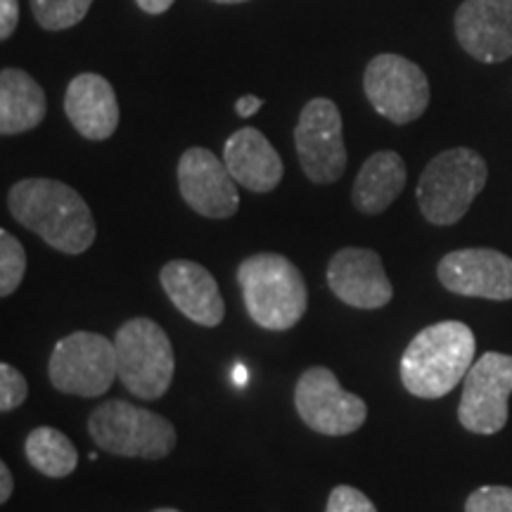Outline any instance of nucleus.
<instances>
[{
  "mask_svg": "<svg viewBox=\"0 0 512 512\" xmlns=\"http://www.w3.org/2000/svg\"><path fill=\"white\" fill-rule=\"evenodd\" d=\"M406 178L408 171L399 152H375L358 171L354 190H351V202L366 216L382 214L399 200L403 188H406Z\"/></svg>",
  "mask_w": 512,
  "mask_h": 512,
  "instance_id": "19",
  "label": "nucleus"
},
{
  "mask_svg": "<svg viewBox=\"0 0 512 512\" xmlns=\"http://www.w3.org/2000/svg\"><path fill=\"white\" fill-rule=\"evenodd\" d=\"M38 27L46 31L72 29L86 19L93 0H29Z\"/></svg>",
  "mask_w": 512,
  "mask_h": 512,
  "instance_id": "22",
  "label": "nucleus"
},
{
  "mask_svg": "<svg viewBox=\"0 0 512 512\" xmlns=\"http://www.w3.org/2000/svg\"><path fill=\"white\" fill-rule=\"evenodd\" d=\"M475 332L460 320L427 325L411 339L401 358V382L418 399L451 394L475 363Z\"/></svg>",
  "mask_w": 512,
  "mask_h": 512,
  "instance_id": "2",
  "label": "nucleus"
},
{
  "mask_svg": "<svg viewBox=\"0 0 512 512\" xmlns=\"http://www.w3.org/2000/svg\"><path fill=\"white\" fill-rule=\"evenodd\" d=\"M456 36L475 60L505 62L512 57V0H465L456 12Z\"/></svg>",
  "mask_w": 512,
  "mask_h": 512,
  "instance_id": "15",
  "label": "nucleus"
},
{
  "mask_svg": "<svg viewBox=\"0 0 512 512\" xmlns=\"http://www.w3.org/2000/svg\"><path fill=\"white\" fill-rule=\"evenodd\" d=\"M325 512H377L375 503L356 486L339 484L332 489Z\"/></svg>",
  "mask_w": 512,
  "mask_h": 512,
  "instance_id": "26",
  "label": "nucleus"
},
{
  "mask_svg": "<svg viewBox=\"0 0 512 512\" xmlns=\"http://www.w3.org/2000/svg\"><path fill=\"white\" fill-rule=\"evenodd\" d=\"M159 283L171 304L192 323L202 325V328H219L226 318V304H223L219 283L197 261H169L159 271Z\"/></svg>",
  "mask_w": 512,
  "mask_h": 512,
  "instance_id": "16",
  "label": "nucleus"
},
{
  "mask_svg": "<svg viewBox=\"0 0 512 512\" xmlns=\"http://www.w3.org/2000/svg\"><path fill=\"white\" fill-rule=\"evenodd\" d=\"M214 3H221V5H238V3H247V0H214Z\"/></svg>",
  "mask_w": 512,
  "mask_h": 512,
  "instance_id": "32",
  "label": "nucleus"
},
{
  "mask_svg": "<svg viewBox=\"0 0 512 512\" xmlns=\"http://www.w3.org/2000/svg\"><path fill=\"white\" fill-rule=\"evenodd\" d=\"M294 147L299 164L311 183H337L347 171V147L339 107L328 98H313L304 105L294 126Z\"/></svg>",
  "mask_w": 512,
  "mask_h": 512,
  "instance_id": "10",
  "label": "nucleus"
},
{
  "mask_svg": "<svg viewBox=\"0 0 512 512\" xmlns=\"http://www.w3.org/2000/svg\"><path fill=\"white\" fill-rule=\"evenodd\" d=\"M235 382H238V384H245L247 382V370L242 368V366L235 368Z\"/></svg>",
  "mask_w": 512,
  "mask_h": 512,
  "instance_id": "31",
  "label": "nucleus"
},
{
  "mask_svg": "<svg viewBox=\"0 0 512 512\" xmlns=\"http://www.w3.org/2000/svg\"><path fill=\"white\" fill-rule=\"evenodd\" d=\"M48 100L41 83L24 69L5 67L0 72V133L19 136L46 119Z\"/></svg>",
  "mask_w": 512,
  "mask_h": 512,
  "instance_id": "20",
  "label": "nucleus"
},
{
  "mask_svg": "<svg viewBox=\"0 0 512 512\" xmlns=\"http://www.w3.org/2000/svg\"><path fill=\"white\" fill-rule=\"evenodd\" d=\"M119 380L133 396L155 401L169 392L176 373L171 339L152 318H131L117 330Z\"/></svg>",
  "mask_w": 512,
  "mask_h": 512,
  "instance_id": "6",
  "label": "nucleus"
},
{
  "mask_svg": "<svg viewBox=\"0 0 512 512\" xmlns=\"http://www.w3.org/2000/svg\"><path fill=\"white\" fill-rule=\"evenodd\" d=\"M8 209L19 226L62 254H83L98 238L93 211L72 185L55 178H24L8 192Z\"/></svg>",
  "mask_w": 512,
  "mask_h": 512,
  "instance_id": "1",
  "label": "nucleus"
},
{
  "mask_svg": "<svg viewBox=\"0 0 512 512\" xmlns=\"http://www.w3.org/2000/svg\"><path fill=\"white\" fill-rule=\"evenodd\" d=\"M29 396L27 377L10 363H0V411L10 413L22 406Z\"/></svg>",
  "mask_w": 512,
  "mask_h": 512,
  "instance_id": "24",
  "label": "nucleus"
},
{
  "mask_svg": "<svg viewBox=\"0 0 512 512\" xmlns=\"http://www.w3.org/2000/svg\"><path fill=\"white\" fill-rule=\"evenodd\" d=\"M64 112L79 136L107 140L119 126V100L105 76L86 72L74 76L64 93Z\"/></svg>",
  "mask_w": 512,
  "mask_h": 512,
  "instance_id": "17",
  "label": "nucleus"
},
{
  "mask_svg": "<svg viewBox=\"0 0 512 512\" xmlns=\"http://www.w3.org/2000/svg\"><path fill=\"white\" fill-rule=\"evenodd\" d=\"M261 107H264V100L256 98V95H242V98L235 102V112H238L242 119L254 117V114L259 112Z\"/></svg>",
  "mask_w": 512,
  "mask_h": 512,
  "instance_id": "28",
  "label": "nucleus"
},
{
  "mask_svg": "<svg viewBox=\"0 0 512 512\" xmlns=\"http://www.w3.org/2000/svg\"><path fill=\"white\" fill-rule=\"evenodd\" d=\"M238 283L249 318L264 330H290L309 309V287L304 275L283 254L261 252L247 256L238 266Z\"/></svg>",
  "mask_w": 512,
  "mask_h": 512,
  "instance_id": "3",
  "label": "nucleus"
},
{
  "mask_svg": "<svg viewBox=\"0 0 512 512\" xmlns=\"http://www.w3.org/2000/svg\"><path fill=\"white\" fill-rule=\"evenodd\" d=\"M88 432L102 451L119 458L162 460L178 441L176 427L164 415L121 399L100 403L88 418Z\"/></svg>",
  "mask_w": 512,
  "mask_h": 512,
  "instance_id": "5",
  "label": "nucleus"
},
{
  "mask_svg": "<svg viewBox=\"0 0 512 512\" xmlns=\"http://www.w3.org/2000/svg\"><path fill=\"white\" fill-rule=\"evenodd\" d=\"M489 169L484 157L470 147L441 152L422 171L418 181V204L432 226H453L467 214L484 190Z\"/></svg>",
  "mask_w": 512,
  "mask_h": 512,
  "instance_id": "4",
  "label": "nucleus"
},
{
  "mask_svg": "<svg viewBox=\"0 0 512 512\" xmlns=\"http://www.w3.org/2000/svg\"><path fill=\"white\" fill-rule=\"evenodd\" d=\"M24 453L34 470L50 479H62L72 475L79 465V451L67 434L55 427H36L24 441Z\"/></svg>",
  "mask_w": 512,
  "mask_h": 512,
  "instance_id": "21",
  "label": "nucleus"
},
{
  "mask_svg": "<svg viewBox=\"0 0 512 512\" xmlns=\"http://www.w3.org/2000/svg\"><path fill=\"white\" fill-rule=\"evenodd\" d=\"M155 512H181V510H174V508H159Z\"/></svg>",
  "mask_w": 512,
  "mask_h": 512,
  "instance_id": "33",
  "label": "nucleus"
},
{
  "mask_svg": "<svg viewBox=\"0 0 512 512\" xmlns=\"http://www.w3.org/2000/svg\"><path fill=\"white\" fill-rule=\"evenodd\" d=\"M12 489H15V479H12L10 467L5 463H0V503L10 501Z\"/></svg>",
  "mask_w": 512,
  "mask_h": 512,
  "instance_id": "29",
  "label": "nucleus"
},
{
  "mask_svg": "<svg viewBox=\"0 0 512 512\" xmlns=\"http://www.w3.org/2000/svg\"><path fill=\"white\" fill-rule=\"evenodd\" d=\"M465 512H512V486H482L472 491Z\"/></svg>",
  "mask_w": 512,
  "mask_h": 512,
  "instance_id": "25",
  "label": "nucleus"
},
{
  "mask_svg": "<svg viewBox=\"0 0 512 512\" xmlns=\"http://www.w3.org/2000/svg\"><path fill=\"white\" fill-rule=\"evenodd\" d=\"M294 408L309 430L325 437H347L368 418L366 401L342 387L330 368L304 370L294 387Z\"/></svg>",
  "mask_w": 512,
  "mask_h": 512,
  "instance_id": "9",
  "label": "nucleus"
},
{
  "mask_svg": "<svg viewBox=\"0 0 512 512\" xmlns=\"http://www.w3.org/2000/svg\"><path fill=\"white\" fill-rule=\"evenodd\" d=\"M178 190L185 204L204 219H230L240 209L238 181L223 157L207 147H190L178 159Z\"/></svg>",
  "mask_w": 512,
  "mask_h": 512,
  "instance_id": "12",
  "label": "nucleus"
},
{
  "mask_svg": "<svg viewBox=\"0 0 512 512\" xmlns=\"http://www.w3.org/2000/svg\"><path fill=\"white\" fill-rule=\"evenodd\" d=\"M512 394V356L486 351L472 363L463 380L458 420L472 434H496L508 422V401Z\"/></svg>",
  "mask_w": 512,
  "mask_h": 512,
  "instance_id": "11",
  "label": "nucleus"
},
{
  "mask_svg": "<svg viewBox=\"0 0 512 512\" xmlns=\"http://www.w3.org/2000/svg\"><path fill=\"white\" fill-rule=\"evenodd\" d=\"M27 273V252L8 230H0V297H10L22 285Z\"/></svg>",
  "mask_w": 512,
  "mask_h": 512,
  "instance_id": "23",
  "label": "nucleus"
},
{
  "mask_svg": "<svg viewBox=\"0 0 512 512\" xmlns=\"http://www.w3.org/2000/svg\"><path fill=\"white\" fill-rule=\"evenodd\" d=\"M50 384L69 396L95 399L110 392L117 370V347L98 332H72L55 344L48 363Z\"/></svg>",
  "mask_w": 512,
  "mask_h": 512,
  "instance_id": "7",
  "label": "nucleus"
},
{
  "mask_svg": "<svg viewBox=\"0 0 512 512\" xmlns=\"http://www.w3.org/2000/svg\"><path fill=\"white\" fill-rule=\"evenodd\" d=\"M328 285L339 302L351 309H384L394 299L380 254L363 247H344L328 264Z\"/></svg>",
  "mask_w": 512,
  "mask_h": 512,
  "instance_id": "14",
  "label": "nucleus"
},
{
  "mask_svg": "<svg viewBox=\"0 0 512 512\" xmlns=\"http://www.w3.org/2000/svg\"><path fill=\"white\" fill-rule=\"evenodd\" d=\"M174 3L176 0H136L138 8L147 12V15H164Z\"/></svg>",
  "mask_w": 512,
  "mask_h": 512,
  "instance_id": "30",
  "label": "nucleus"
},
{
  "mask_svg": "<svg viewBox=\"0 0 512 512\" xmlns=\"http://www.w3.org/2000/svg\"><path fill=\"white\" fill-rule=\"evenodd\" d=\"M363 91L380 117L396 126L413 124L430 105V81L408 57L382 53L368 62Z\"/></svg>",
  "mask_w": 512,
  "mask_h": 512,
  "instance_id": "8",
  "label": "nucleus"
},
{
  "mask_svg": "<svg viewBox=\"0 0 512 512\" xmlns=\"http://www.w3.org/2000/svg\"><path fill=\"white\" fill-rule=\"evenodd\" d=\"M19 24V0H0V38L8 41Z\"/></svg>",
  "mask_w": 512,
  "mask_h": 512,
  "instance_id": "27",
  "label": "nucleus"
},
{
  "mask_svg": "<svg viewBox=\"0 0 512 512\" xmlns=\"http://www.w3.org/2000/svg\"><path fill=\"white\" fill-rule=\"evenodd\" d=\"M223 162L238 185L259 195L278 188L285 176L283 159L275 152L271 140L252 126L240 128L226 140Z\"/></svg>",
  "mask_w": 512,
  "mask_h": 512,
  "instance_id": "18",
  "label": "nucleus"
},
{
  "mask_svg": "<svg viewBox=\"0 0 512 512\" xmlns=\"http://www.w3.org/2000/svg\"><path fill=\"white\" fill-rule=\"evenodd\" d=\"M437 275L439 283L453 294L491 302L512 299V259L498 249L475 247L448 252L439 261Z\"/></svg>",
  "mask_w": 512,
  "mask_h": 512,
  "instance_id": "13",
  "label": "nucleus"
}]
</instances>
